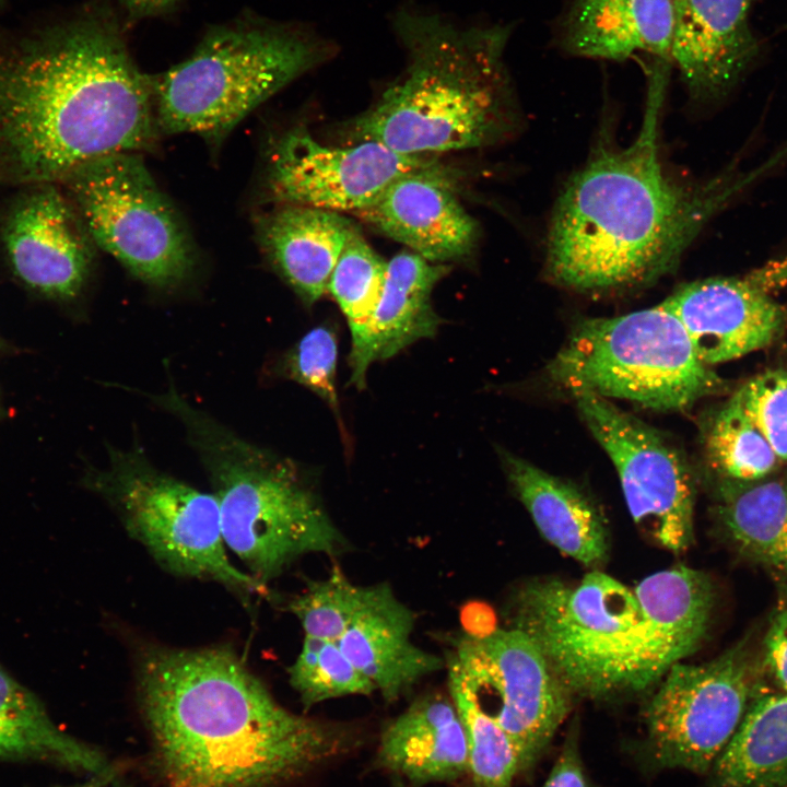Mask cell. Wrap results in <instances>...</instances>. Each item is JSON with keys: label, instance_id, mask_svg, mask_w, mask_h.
<instances>
[{"label": "cell", "instance_id": "obj_24", "mask_svg": "<svg viewBox=\"0 0 787 787\" xmlns=\"http://www.w3.org/2000/svg\"><path fill=\"white\" fill-rule=\"evenodd\" d=\"M633 592L649 629L661 676L704 638L714 604L709 577L683 565L645 577Z\"/></svg>", "mask_w": 787, "mask_h": 787}, {"label": "cell", "instance_id": "obj_9", "mask_svg": "<svg viewBox=\"0 0 787 787\" xmlns=\"http://www.w3.org/2000/svg\"><path fill=\"white\" fill-rule=\"evenodd\" d=\"M103 468L85 471V486L114 508L128 533L166 572L218 583L236 595H269L227 554L212 493L160 470L138 445L107 446Z\"/></svg>", "mask_w": 787, "mask_h": 787}, {"label": "cell", "instance_id": "obj_23", "mask_svg": "<svg viewBox=\"0 0 787 787\" xmlns=\"http://www.w3.org/2000/svg\"><path fill=\"white\" fill-rule=\"evenodd\" d=\"M507 478L540 533L562 553L594 566L608 553V528L592 501L574 483L507 451Z\"/></svg>", "mask_w": 787, "mask_h": 787}, {"label": "cell", "instance_id": "obj_11", "mask_svg": "<svg viewBox=\"0 0 787 787\" xmlns=\"http://www.w3.org/2000/svg\"><path fill=\"white\" fill-rule=\"evenodd\" d=\"M289 610L304 635L332 642L386 701H396L445 661L412 639L414 614L388 584L359 585L334 568Z\"/></svg>", "mask_w": 787, "mask_h": 787}, {"label": "cell", "instance_id": "obj_25", "mask_svg": "<svg viewBox=\"0 0 787 787\" xmlns=\"http://www.w3.org/2000/svg\"><path fill=\"white\" fill-rule=\"evenodd\" d=\"M450 269L447 263L427 261L412 251H402L388 261L383 293L371 324V364L436 334L442 319L431 296Z\"/></svg>", "mask_w": 787, "mask_h": 787}, {"label": "cell", "instance_id": "obj_28", "mask_svg": "<svg viewBox=\"0 0 787 787\" xmlns=\"http://www.w3.org/2000/svg\"><path fill=\"white\" fill-rule=\"evenodd\" d=\"M387 265L355 226L327 286L350 329L349 384L357 390L366 387L371 324L383 293Z\"/></svg>", "mask_w": 787, "mask_h": 787}, {"label": "cell", "instance_id": "obj_41", "mask_svg": "<svg viewBox=\"0 0 787 787\" xmlns=\"http://www.w3.org/2000/svg\"><path fill=\"white\" fill-rule=\"evenodd\" d=\"M2 344H3L2 340L0 339V350L2 349Z\"/></svg>", "mask_w": 787, "mask_h": 787}, {"label": "cell", "instance_id": "obj_21", "mask_svg": "<svg viewBox=\"0 0 787 787\" xmlns=\"http://www.w3.org/2000/svg\"><path fill=\"white\" fill-rule=\"evenodd\" d=\"M355 225L341 213L275 204L257 223L259 245L306 306L327 292L330 275Z\"/></svg>", "mask_w": 787, "mask_h": 787}, {"label": "cell", "instance_id": "obj_2", "mask_svg": "<svg viewBox=\"0 0 787 787\" xmlns=\"http://www.w3.org/2000/svg\"><path fill=\"white\" fill-rule=\"evenodd\" d=\"M136 678L162 787H274L353 743L283 707L228 647L149 645Z\"/></svg>", "mask_w": 787, "mask_h": 787}, {"label": "cell", "instance_id": "obj_32", "mask_svg": "<svg viewBox=\"0 0 787 787\" xmlns=\"http://www.w3.org/2000/svg\"><path fill=\"white\" fill-rule=\"evenodd\" d=\"M287 672L305 709L328 700L376 691L336 644L315 636L304 635L302 648Z\"/></svg>", "mask_w": 787, "mask_h": 787}, {"label": "cell", "instance_id": "obj_31", "mask_svg": "<svg viewBox=\"0 0 787 787\" xmlns=\"http://www.w3.org/2000/svg\"><path fill=\"white\" fill-rule=\"evenodd\" d=\"M706 447L712 466L737 482L763 479L779 460L737 393L714 419Z\"/></svg>", "mask_w": 787, "mask_h": 787}, {"label": "cell", "instance_id": "obj_7", "mask_svg": "<svg viewBox=\"0 0 787 787\" xmlns=\"http://www.w3.org/2000/svg\"><path fill=\"white\" fill-rule=\"evenodd\" d=\"M509 612L512 627L537 644L571 694L639 692L661 679L633 590L608 574L594 571L575 584L529 582Z\"/></svg>", "mask_w": 787, "mask_h": 787}, {"label": "cell", "instance_id": "obj_12", "mask_svg": "<svg viewBox=\"0 0 787 787\" xmlns=\"http://www.w3.org/2000/svg\"><path fill=\"white\" fill-rule=\"evenodd\" d=\"M663 677L646 709L651 755L663 767L704 774L765 694L745 642L702 665L677 662Z\"/></svg>", "mask_w": 787, "mask_h": 787}, {"label": "cell", "instance_id": "obj_35", "mask_svg": "<svg viewBox=\"0 0 787 787\" xmlns=\"http://www.w3.org/2000/svg\"><path fill=\"white\" fill-rule=\"evenodd\" d=\"M761 667L776 692L787 693V587L778 597L764 636Z\"/></svg>", "mask_w": 787, "mask_h": 787}, {"label": "cell", "instance_id": "obj_30", "mask_svg": "<svg viewBox=\"0 0 787 787\" xmlns=\"http://www.w3.org/2000/svg\"><path fill=\"white\" fill-rule=\"evenodd\" d=\"M448 689L465 727L473 787H512L515 775L522 770L512 739L451 673Z\"/></svg>", "mask_w": 787, "mask_h": 787}, {"label": "cell", "instance_id": "obj_29", "mask_svg": "<svg viewBox=\"0 0 787 787\" xmlns=\"http://www.w3.org/2000/svg\"><path fill=\"white\" fill-rule=\"evenodd\" d=\"M718 515L743 555L787 574V481L726 486Z\"/></svg>", "mask_w": 787, "mask_h": 787}, {"label": "cell", "instance_id": "obj_5", "mask_svg": "<svg viewBox=\"0 0 787 787\" xmlns=\"http://www.w3.org/2000/svg\"><path fill=\"white\" fill-rule=\"evenodd\" d=\"M146 396L183 424L209 477L226 549L255 579L268 587L304 555L341 551V532L295 462L239 436L171 380Z\"/></svg>", "mask_w": 787, "mask_h": 787}, {"label": "cell", "instance_id": "obj_18", "mask_svg": "<svg viewBox=\"0 0 787 787\" xmlns=\"http://www.w3.org/2000/svg\"><path fill=\"white\" fill-rule=\"evenodd\" d=\"M752 274L684 284L660 305L685 329L700 360L714 365L772 343L786 322L784 308Z\"/></svg>", "mask_w": 787, "mask_h": 787}, {"label": "cell", "instance_id": "obj_26", "mask_svg": "<svg viewBox=\"0 0 787 787\" xmlns=\"http://www.w3.org/2000/svg\"><path fill=\"white\" fill-rule=\"evenodd\" d=\"M0 760H36L91 776L113 768L96 748L61 730L36 695L0 665Z\"/></svg>", "mask_w": 787, "mask_h": 787}, {"label": "cell", "instance_id": "obj_14", "mask_svg": "<svg viewBox=\"0 0 787 787\" xmlns=\"http://www.w3.org/2000/svg\"><path fill=\"white\" fill-rule=\"evenodd\" d=\"M569 395L611 459L635 524L669 551L688 549L693 540L694 484L681 451L611 400L588 391Z\"/></svg>", "mask_w": 787, "mask_h": 787}, {"label": "cell", "instance_id": "obj_33", "mask_svg": "<svg viewBox=\"0 0 787 787\" xmlns=\"http://www.w3.org/2000/svg\"><path fill=\"white\" fill-rule=\"evenodd\" d=\"M338 339L330 326L306 332L280 360L282 376L305 386L333 411L342 425L337 392Z\"/></svg>", "mask_w": 787, "mask_h": 787}, {"label": "cell", "instance_id": "obj_10", "mask_svg": "<svg viewBox=\"0 0 787 787\" xmlns=\"http://www.w3.org/2000/svg\"><path fill=\"white\" fill-rule=\"evenodd\" d=\"M60 184L93 244L136 278L169 289L191 274L197 260L191 236L139 153L94 160Z\"/></svg>", "mask_w": 787, "mask_h": 787}, {"label": "cell", "instance_id": "obj_37", "mask_svg": "<svg viewBox=\"0 0 787 787\" xmlns=\"http://www.w3.org/2000/svg\"><path fill=\"white\" fill-rule=\"evenodd\" d=\"M131 17L142 19L164 14L179 0H118Z\"/></svg>", "mask_w": 787, "mask_h": 787}, {"label": "cell", "instance_id": "obj_8", "mask_svg": "<svg viewBox=\"0 0 787 787\" xmlns=\"http://www.w3.org/2000/svg\"><path fill=\"white\" fill-rule=\"evenodd\" d=\"M547 374L568 393L588 391L656 411L685 410L725 386L700 360L681 322L660 304L579 321Z\"/></svg>", "mask_w": 787, "mask_h": 787}, {"label": "cell", "instance_id": "obj_39", "mask_svg": "<svg viewBox=\"0 0 787 787\" xmlns=\"http://www.w3.org/2000/svg\"><path fill=\"white\" fill-rule=\"evenodd\" d=\"M391 787H408V786L404 784V782L400 777L395 776Z\"/></svg>", "mask_w": 787, "mask_h": 787}, {"label": "cell", "instance_id": "obj_15", "mask_svg": "<svg viewBox=\"0 0 787 787\" xmlns=\"http://www.w3.org/2000/svg\"><path fill=\"white\" fill-rule=\"evenodd\" d=\"M432 161L431 156L402 154L374 141L329 146L306 130L294 129L271 150L266 190L275 204L354 214L393 180Z\"/></svg>", "mask_w": 787, "mask_h": 787}, {"label": "cell", "instance_id": "obj_27", "mask_svg": "<svg viewBox=\"0 0 787 787\" xmlns=\"http://www.w3.org/2000/svg\"><path fill=\"white\" fill-rule=\"evenodd\" d=\"M710 771L714 787H787V693L752 702Z\"/></svg>", "mask_w": 787, "mask_h": 787}, {"label": "cell", "instance_id": "obj_3", "mask_svg": "<svg viewBox=\"0 0 787 787\" xmlns=\"http://www.w3.org/2000/svg\"><path fill=\"white\" fill-rule=\"evenodd\" d=\"M636 139L601 149L562 190L545 240V272L560 286L604 293L647 285L671 272L705 223L742 181L691 184L670 175L659 152L668 69L649 68Z\"/></svg>", "mask_w": 787, "mask_h": 787}, {"label": "cell", "instance_id": "obj_4", "mask_svg": "<svg viewBox=\"0 0 787 787\" xmlns=\"http://www.w3.org/2000/svg\"><path fill=\"white\" fill-rule=\"evenodd\" d=\"M393 30L406 52L404 68L351 122L353 142L432 156L497 141L508 127L512 87L504 55L512 27L463 25L403 9Z\"/></svg>", "mask_w": 787, "mask_h": 787}, {"label": "cell", "instance_id": "obj_13", "mask_svg": "<svg viewBox=\"0 0 787 787\" xmlns=\"http://www.w3.org/2000/svg\"><path fill=\"white\" fill-rule=\"evenodd\" d=\"M445 666L509 736L522 770L536 761L569 712L571 692L518 629L461 636Z\"/></svg>", "mask_w": 787, "mask_h": 787}, {"label": "cell", "instance_id": "obj_1", "mask_svg": "<svg viewBox=\"0 0 787 787\" xmlns=\"http://www.w3.org/2000/svg\"><path fill=\"white\" fill-rule=\"evenodd\" d=\"M157 131L152 79L114 17L94 10L0 44V183L60 184Z\"/></svg>", "mask_w": 787, "mask_h": 787}, {"label": "cell", "instance_id": "obj_16", "mask_svg": "<svg viewBox=\"0 0 787 787\" xmlns=\"http://www.w3.org/2000/svg\"><path fill=\"white\" fill-rule=\"evenodd\" d=\"M27 189L11 204L1 239L15 278L57 302L77 298L93 265V242L67 195L56 184Z\"/></svg>", "mask_w": 787, "mask_h": 787}, {"label": "cell", "instance_id": "obj_22", "mask_svg": "<svg viewBox=\"0 0 787 787\" xmlns=\"http://www.w3.org/2000/svg\"><path fill=\"white\" fill-rule=\"evenodd\" d=\"M376 761L413 785L468 773L466 731L450 695L426 694L392 719L381 732Z\"/></svg>", "mask_w": 787, "mask_h": 787}, {"label": "cell", "instance_id": "obj_38", "mask_svg": "<svg viewBox=\"0 0 787 787\" xmlns=\"http://www.w3.org/2000/svg\"><path fill=\"white\" fill-rule=\"evenodd\" d=\"M111 777L113 774L107 776H93L92 780H90L89 783L74 787H106L108 779Z\"/></svg>", "mask_w": 787, "mask_h": 787}, {"label": "cell", "instance_id": "obj_20", "mask_svg": "<svg viewBox=\"0 0 787 787\" xmlns=\"http://www.w3.org/2000/svg\"><path fill=\"white\" fill-rule=\"evenodd\" d=\"M674 0H569L553 44L569 56L624 61L638 54L670 63Z\"/></svg>", "mask_w": 787, "mask_h": 787}, {"label": "cell", "instance_id": "obj_17", "mask_svg": "<svg viewBox=\"0 0 787 787\" xmlns=\"http://www.w3.org/2000/svg\"><path fill=\"white\" fill-rule=\"evenodd\" d=\"M456 184L454 174L433 160L393 180L354 215L427 261L462 260L472 255L479 227Z\"/></svg>", "mask_w": 787, "mask_h": 787}, {"label": "cell", "instance_id": "obj_36", "mask_svg": "<svg viewBox=\"0 0 787 787\" xmlns=\"http://www.w3.org/2000/svg\"><path fill=\"white\" fill-rule=\"evenodd\" d=\"M542 787H588L575 743H566Z\"/></svg>", "mask_w": 787, "mask_h": 787}, {"label": "cell", "instance_id": "obj_19", "mask_svg": "<svg viewBox=\"0 0 787 787\" xmlns=\"http://www.w3.org/2000/svg\"><path fill=\"white\" fill-rule=\"evenodd\" d=\"M754 0H674L670 63L692 96L725 94L757 54L749 25Z\"/></svg>", "mask_w": 787, "mask_h": 787}, {"label": "cell", "instance_id": "obj_6", "mask_svg": "<svg viewBox=\"0 0 787 787\" xmlns=\"http://www.w3.org/2000/svg\"><path fill=\"white\" fill-rule=\"evenodd\" d=\"M334 54L331 40L304 26L250 19L212 27L188 58L152 79L158 131L219 144L259 105Z\"/></svg>", "mask_w": 787, "mask_h": 787}, {"label": "cell", "instance_id": "obj_40", "mask_svg": "<svg viewBox=\"0 0 787 787\" xmlns=\"http://www.w3.org/2000/svg\"><path fill=\"white\" fill-rule=\"evenodd\" d=\"M1 414H2V403H1V399H0V416H1Z\"/></svg>", "mask_w": 787, "mask_h": 787}, {"label": "cell", "instance_id": "obj_34", "mask_svg": "<svg viewBox=\"0 0 787 787\" xmlns=\"http://www.w3.org/2000/svg\"><path fill=\"white\" fill-rule=\"evenodd\" d=\"M736 393L778 459L787 461V369L767 371Z\"/></svg>", "mask_w": 787, "mask_h": 787}]
</instances>
